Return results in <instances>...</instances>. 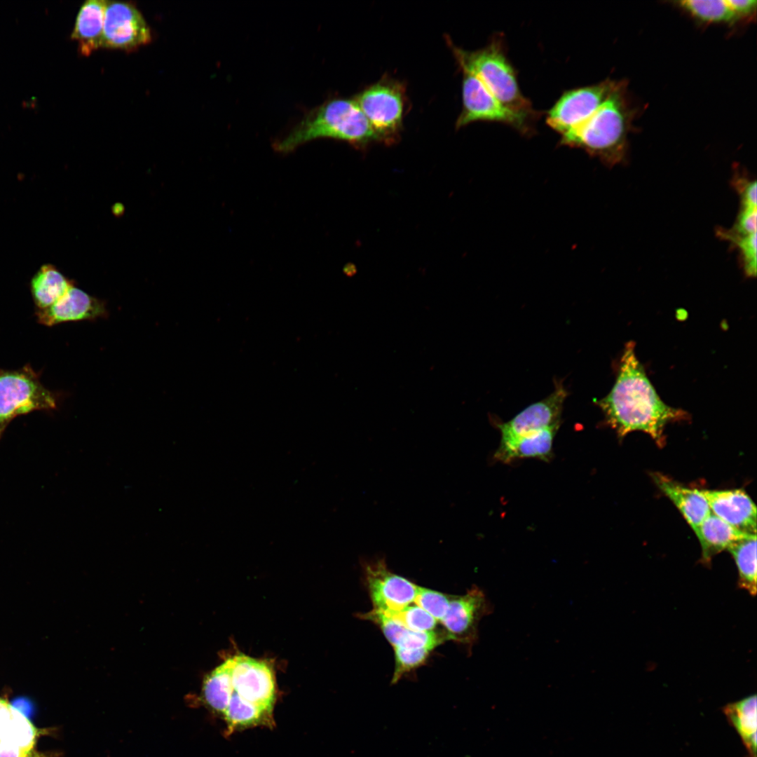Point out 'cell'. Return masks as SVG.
I'll list each match as a JSON object with an SVG mask.
<instances>
[{"instance_id":"6da1fadb","label":"cell","mask_w":757,"mask_h":757,"mask_svg":"<svg viewBox=\"0 0 757 757\" xmlns=\"http://www.w3.org/2000/svg\"><path fill=\"white\" fill-rule=\"evenodd\" d=\"M596 403L618 437L641 431L660 446L664 443L665 426L688 416L661 400L636 355L634 342L626 344L611 390Z\"/></svg>"},{"instance_id":"7a4b0ae2","label":"cell","mask_w":757,"mask_h":757,"mask_svg":"<svg viewBox=\"0 0 757 757\" xmlns=\"http://www.w3.org/2000/svg\"><path fill=\"white\" fill-rule=\"evenodd\" d=\"M318 138L344 141L359 148L379 142L355 100L337 97L306 113L274 146L277 151L287 153Z\"/></svg>"},{"instance_id":"3957f363","label":"cell","mask_w":757,"mask_h":757,"mask_svg":"<svg viewBox=\"0 0 757 757\" xmlns=\"http://www.w3.org/2000/svg\"><path fill=\"white\" fill-rule=\"evenodd\" d=\"M632 118L626 84L620 81L606 101L585 123L561 136L559 144L581 149L606 165L614 166L625 158Z\"/></svg>"},{"instance_id":"277c9868","label":"cell","mask_w":757,"mask_h":757,"mask_svg":"<svg viewBox=\"0 0 757 757\" xmlns=\"http://www.w3.org/2000/svg\"><path fill=\"white\" fill-rule=\"evenodd\" d=\"M447 41L461 69L475 74L500 103L533 122L540 117V113L521 92L502 34H494L485 47L475 51L456 47L449 39Z\"/></svg>"},{"instance_id":"5b68a950","label":"cell","mask_w":757,"mask_h":757,"mask_svg":"<svg viewBox=\"0 0 757 757\" xmlns=\"http://www.w3.org/2000/svg\"><path fill=\"white\" fill-rule=\"evenodd\" d=\"M57 393L46 388L40 374L27 364L18 369L0 368V439L15 417L57 408Z\"/></svg>"},{"instance_id":"8992f818","label":"cell","mask_w":757,"mask_h":757,"mask_svg":"<svg viewBox=\"0 0 757 757\" xmlns=\"http://www.w3.org/2000/svg\"><path fill=\"white\" fill-rule=\"evenodd\" d=\"M354 99L379 142L392 144L398 139L406 103L402 83L392 79H382L367 87Z\"/></svg>"},{"instance_id":"52a82bcc","label":"cell","mask_w":757,"mask_h":757,"mask_svg":"<svg viewBox=\"0 0 757 757\" xmlns=\"http://www.w3.org/2000/svg\"><path fill=\"white\" fill-rule=\"evenodd\" d=\"M463 71V107L456 122L458 129L475 121L503 123L521 135H532L533 122L500 103L472 72Z\"/></svg>"},{"instance_id":"ba28073f","label":"cell","mask_w":757,"mask_h":757,"mask_svg":"<svg viewBox=\"0 0 757 757\" xmlns=\"http://www.w3.org/2000/svg\"><path fill=\"white\" fill-rule=\"evenodd\" d=\"M619 83L606 79L564 91L547 111V124L561 136L578 128L606 101Z\"/></svg>"},{"instance_id":"9c48e42d","label":"cell","mask_w":757,"mask_h":757,"mask_svg":"<svg viewBox=\"0 0 757 757\" xmlns=\"http://www.w3.org/2000/svg\"><path fill=\"white\" fill-rule=\"evenodd\" d=\"M151 41L150 28L134 4L107 1L102 48L132 50Z\"/></svg>"},{"instance_id":"30bf717a","label":"cell","mask_w":757,"mask_h":757,"mask_svg":"<svg viewBox=\"0 0 757 757\" xmlns=\"http://www.w3.org/2000/svg\"><path fill=\"white\" fill-rule=\"evenodd\" d=\"M492 612V605L477 586L464 595L450 597L448 610L441 620L446 639L473 645L477 639L479 622Z\"/></svg>"},{"instance_id":"8fae6325","label":"cell","mask_w":757,"mask_h":757,"mask_svg":"<svg viewBox=\"0 0 757 757\" xmlns=\"http://www.w3.org/2000/svg\"><path fill=\"white\" fill-rule=\"evenodd\" d=\"M233 692L243 700L272 714L275 702V678L272 668L264 661L245 655L233 657Z\"/></svg>"},{"instance_id":"7c38bea8","label":"cell","mask_w":757,"mask_h":757,"mask_svg":"<svg viewBox=\"0 0 757 757\" xmlns=\"http://www.w3.org/2000/svg\"><path fill=\"white\" fill-rule=\"evenodd\" d=\"M365 578L375 611L396 612L415 601L418 586L388 571L383 561L366 565Z\"/></svg>"},{"instance_id":"4fadbf2b","label":"cell","mask_w":757,"mask_h":757,"mask_svg":"<svg viewBox=\"0 0 757 757\" xmlns=\"http://www.w3.org/2000/svg\"><path fill=\"white\" fill-rule=\"evenodd\" d=\"M566 391L560 385L545 399L531 404L507 422L498 425L501 440L559 425Z\"/></svg>"},{"instance_id":"5bb4252c","label":"cell","mask_w":757,"mask_h":757,"mask_svg":"<svg viewBox=\"0 0 757 757\" xmlns=\"http://www.w3.org/2000/svg\"><path fill=\"white\" fill-rule=\"evenodd\" d=\"M107 315L104 303L74 286L50 306L35 310L38 322L48 327L66 322L95 320Z\"/></svg>"},{"instance_id":"9a60e30c","label":"cell","mask_w":757,"mask_h":757,"mask_svg":"<svg viewBox=\"0 0 757 757\" xmlns=\"http://www.w3.org/2000/svg\"><path fill=\"white\" fill-rule=\"evenodd\" d=\"M711 512L746 533H756V507L742 489L701 490Z\"/></svg>"},{"instance_id":"2e32d148","label":"cell","mask_w":757,"mask_h":757,"mask_svg":"<svg viewBox=\"0 0 757 757\" xmlns=\"http://www.w3.org/2000/svg\"><path fill=\"white\" fill-rule=\"evenodd\" d=\"M658 489L674 503L694 532L711 514L701 490L690 489L660 473L652 475Z\"/></svg>"},{"instance_id":"e0dca14e","label":"cell","mask_w":757,"mask_h":757,"mask_svg":"<svg viewBox=\"0 0 757 757\" xmlns=\"http://www.w3.org/2000/svg\"><path fill=\"white\" fill-rule=\"evenodd\" d=\"M106 3L104 0H88L79 10L71 38L77 41L81 55L87 56L102 48Z\"/></svg>"},{"instance_id":"ac0fdd59","label":"cell","mask_w":757,"mask_h":757,"mask_svg":"<svg viewBox=\"0 0 757 757\" xmlns=\"http://www.w3.org/2000/svg\"><path fill=\"white\" fill-rule=\"evenodd\" d=\"M559 425L521 435L508 440L500 441L494 457L504 463L515 458H538L548 460L552 454V444Z\"/></svg>"},{"instance_id":"d6986e66","label":"cell","mask_w":757,"mask_h":757,"mask_svg":"<svg viewBox=\"0 0 757 757\" xmlns=\"http://www.w3.org/2000/svg\"><path fill=\"white\" fill-rule=\"evenodd\" d=\"M695 533L701 546L702 561L705 564L710 563L715 555L728 550L735 543L756 535L732 526L711 512Z\"/></svg>"},{"instance_id":"ffe728a7","label":"cell","mask_w":757,"mask_h":757,"mask_svg":"<svg viewBox=\"0 0 757 757\" xmlns=\"http://www.w3.org/2000/svg\"><path fill=\"white\" fill-rule=\"evenodd\" d=\"M72 286L73 282L53 265L41 266L30 281V291L36 309L50 306Z\"/></svg>"},{"instance_id":"44dd1931","label":"cell","mask_w":757,"mask_h":757,"mask_svg":"<svg viewBox=\"0 0 757 757\" xmlns=\"http://www.w3.org/2000/svg\"><path fill=\"white\" fill-rule=\"evenodd\" d=\"M723 712L740 736L749 757H756V695L727 704Z\"/></svg>"},{"instance_id":"7402d4cb","label":"cell","mask_w":757,"mask_h":757,"mask_svg":"<svg viewBox=\"0 0 757 757\" xmlns=\"http://www.w3.org/2000/svg\"><path fill=\"white\" fill-rule=\"evenodd\" d=\"M36 733L29 720L8 702L0 706V740L15 744L29 753Z\"/></svg>"},{"instance_id":"603a6c76","label":"cell","mask_w":757,"mask_h":757,"mask_svg":"<svg viewBox=\"0 0 757 757\" xmlns=\"http://www.w3.org/2000/svg\"><path fill=\"white\" fill-rule=\"evenodd\" d=\"M233 657L226 659L205 678L203 685L205 702L213 711L222 716L233 692Z\"/></svg>"},{"instance_id":"cb8c5ba5","label":"cell","mask_w":757,"mask_h":757,"mask_svg":"<svg viewBox=\"0 0 757 757\" xmlns=\"http://www.w3.org/2000/svg\"><path fill=\"white\" fill-rule=\"evenodd\" d=\"M728 551L737 568L739 587L754 596L756 594V535L735 543Z\"/></svg>"},{"instance_id":"d4e9b609","label":"cell","mask_w":757,"mask_h":757,"mask_svg":"<svg viewBox=\"0 0 757 757\" xmlns=\"http://www.w3.org/2000/svg\"><path fill=\"white\" fill-rule=\"evenodd\" d=\"M229 730L268 723L271 714L241 698L233 692L229 705L223 715Z\"/></svg>"},{"instance_id":"484cf974","label":"cell","mask_w":757,"mask_h":757,"mask_svg":"<svg viewBox=\"0 0 757 757\" xmlns=\"http://www.w3.org/2000/svg\"><path fill=\"white\" fill-rule=\"evenodd\" d=\"M676 3L702 22L733 24L737 21L725 0H684Z\"/></svg>"},{"instance_id":"4316f807","label":"cell","mask_w":757,"mask_h":757,"mask_svg":"<svg viewBox=\"0 0 757 757\" xmlns=\"http://www.w3.org/2000/svg\"><path fill=\"white\" fill-rule=\"evenodd\" d=\"M717 236L730 242L738 249L744 273L748 277H755L756 275V233L739 236L730 232L728 229H719L717 230Z\"/></svg>"},{"instance_id":"83f0119b","label":"cell","mask_w":757,"mask_h":757,"mask_svg":"<svg viewBox=\"0 0 757 757\" xmlns=\"http://www.w3.org/2000/svg\"><path fill=\"white\" fill-rule=\"evenodd\" d=\"M383 614L411 631H433L437 625V620L418 606H408L401 611Z\"/></svg>"},{"instance_id":"f1b7e54d","label":"cell","mask_w":757,"mask_h":757,"mask_svg":"<svg viewBox=\"0 0 757 757\" xmlns=\"http://www.w3.org/2000/svg\"><path fill=\"white\" fill-rule=\"evenodd\" d=\"M395 666L392 683H397L406 673L420 667L424 663L432 651L427 648L411 649L400 646L393 647Z\"/></svg>"},{"instance_id":"f546056e","label":"cell","mask_w":757,"mask_h":757,"mask_svg":"<svg viewBox=\"0 0 757 757\" xmlns=\"http://www.w3.org/2000/svg\"><path fill=\"white\" fill-rule=\"evenodd\" d=\"M449 601L450 596L439 592L418 587L414 601L437 620L441 621L446 613Z\"/></svg>"},{"instance_id":"4dcf8cb0","label":"cell","mask_w":757,"mask_h":757,"mask_svg":"<svg viewBox=\"0 0 757 757\" xmlns=\"http://www.w3.org/2000/svg\"><path fill=\"white\" fill-rule=\"evenodd\" d=\"M360 616L378 625L393 647L400 646L409 630L400 622L374 609Z\"/></svg>"},{"instance_id":"1f68e13d","label":"cell","mask_w":757,"mask_h":757,"mask_svg":"<svg viewBox=\"0 0 757 757\" xmlns=\"http://www.w3.org/2000/svg\"><path fill=\"white\" fill-rule=\"evenodd\" d=\"M757 207H742L730 232L746 236L756 233Z\"/></svg>"},{"instance_id":"d6a6232c","label":"cell","mask_w":757,"mask_h":757,"mask_svg":"<svg viewBox=\"0 0 757 757\" xmlns=\"http://www.w3.org/2000/svg\"><path fill=\"white\" fill-rule=\"evenodd\" d=\"M733 185L740 198V207H757L756 180L737 175L733 179Z\"/></svg>"},{"instance_id":"836d02e7","label":"cell","mask_w":757,"mask_h":757,"mask_svg":"<svg viewBox=\"0 0 757 757\" xmlns=\"http://www.w3.org/2000/svg\"><path fill=\"white\" fill-rule=\"evenodd\" d=\"M737 20L751 18L756 13V0H725Z\"/></svg>"},{"instance_id":"e575fe53","label":"cell","mask_w":757,"mask_h":757,"mask_svg":"<svg viewBox=\"0 0 757 757\" xmlns=\"http://www.w3.org/2000/svg\"><path fill=\"white\" fill-rule=\"evenodd\" d=\"M29 753L14 743L0 740V757H27Z\"/></svg>"}]
</instances>
